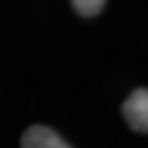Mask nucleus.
<instances>
[{"label": "nucleus", "mask_w": 148, "mask_h": 148, "mask_svg": "<svg viewBox=\"0 0 148 148\" xmlns=\"http://www.w3.org/2000/svg\"><path fill=\"white\" fill-rule=\"evenodd\" d=\"M123 116L132 130L148 134V89H136L123 103Z\"/></svg>", "instance_id": "nucleus-1"}, {"label": "nucleus", "mask_w": 148, "mask_h": 148, "mask_svg": "<svg viewBox=\"0 0 148 148\" xmlns=\"http://www.w3.org/2000/svg\"><path fill=\"white\" fill-rule=\"evenodd\" d=\"M22 146L23 148H68L70 145L64 143V139L48 127L34 125L25 130L22 137Z\"/></svg>", "instance_id": "nucleus-2"}, {"label": "nucleus", "mask_w": 148, "mask_h": 148, "mask_svg": "<svg viewBox=\"0 0 148 148\" xmlns=\"http://www.w3.org/2000/svg\"><path fill=\"white\" fill-rule=\"evenodd\" d=\"M71 4L80 16H95L103 9L105 0H71Z\"/></svg>", "instance_id": "nucleus-3"}]
</instances>
